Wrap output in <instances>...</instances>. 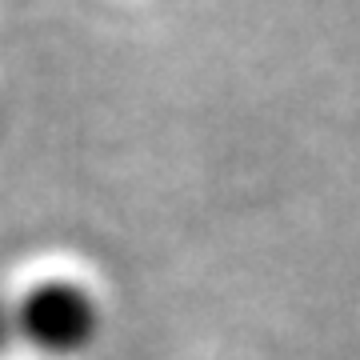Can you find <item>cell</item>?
I'll use <instances>...</instances> for the list:
<instances>
[{
    "label": "cell",
    "mask_w": 360,
    "mask_h": 360,
    "mask_svg": "<svg viewBox=\"0 0 360 360\" xmlns=\"http://www.w3.org/2000/svg\"><path fill=\"white\" fill-rule=\"evenodd\" d=\"M20 340L52 356H72L96 340L101 304L77 281H40L16 300Z\"/></svg>",
    "instance_id": "cell-1"
},
{
    "label": "cell",
    "mask_w": 360,
    "mask_h": 360,
    "mask_svg": "<svg viewBox=\"0 0 360 360\" xmlns=\"http://www.w3.org/2000/svg\"><path fill=\"white\" fill-rule=\"evenodd\" d=\"M13 340H20V328H16V309H4V304H0V352L13 345Z\"/></svg>",
    "instance_id": "cell-2"
}]
</instances>
